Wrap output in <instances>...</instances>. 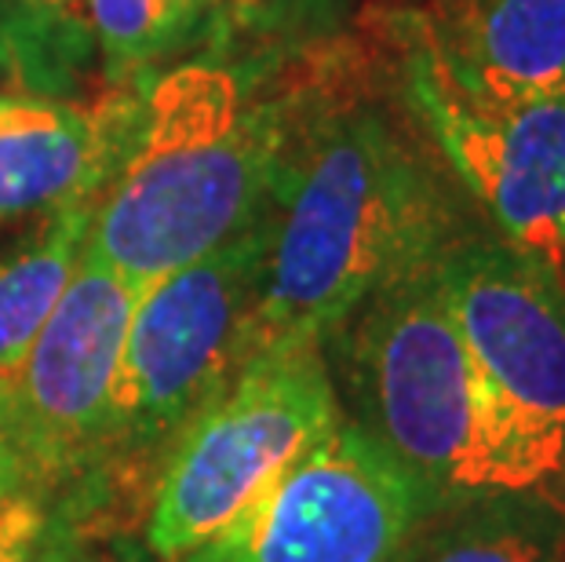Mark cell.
<instances>
[{
    "label": "cell",
    "mask_w": 565,
    "mask_h": 562,
    "mask_svg": "<svg viewBox=\"0 0 565 562\" xmlns=\"http://www.w3.org/2000/svg\"><path fill=\"white\" fill-rule=\"evenodd\" d=\"M278 99L252 354L281 340L324 343L372 293L471 234L398 85L383 88L351 44H321Z\"/></svg>",
    "instance_id": "6da1fadb"
},
{
    "label": "cell",
    "mask_w": 565,
    "mask_h": 562,
    "mask_svg": "<svg viewBox=\"0 0 565 562\" xmlns=\"http://www.w3.org/2000/svg\"><path fill=\"white\" fill-rule=\"evenodd\" d=\"M278 158V88H252L223 63L175 66L153 81L136 147L92 201L84 256L147 289L267 216Z\"/></svg>",
    "instance_id": "7a4b0ae2"
},
{
    "label": "cell",
    "mask_w": 565,
    "mask_h": 562,
    "mask_svg": "<svg viewBox=\"0 0 565 562\" xmlns=\"http://www.w3.org/2000/svg\"><path fill=\"white\" fill-rule=\"evenodd\" d=\"M438 259L372 293L324 340L343 413L445 497L529 494Z\"/></svg>",
    "instance_id": "3957f363"
},
{
    "label": "cell",
    "mask_w": 565,
    "mask_h": 562,
    "mask_svg": "<svg viewBox=\"0 0 565 562\" xmlns=\"http://www.w3.org/2000/svg\"><path fill=\"white\" fill-rule=\"evenodd\" d=\"M343 416L321 340L256 351L168 449L150 497V552L175 562L212 541Z\"/></svg>",
    "instance_id": "277c9868"
},
{
    "label": "cell",
    "mask_w": 565,
    "mask_h": 562,
    "mask_svg": "<svg viewBox=\"0 0 565 562\" xmlns=\"http://www.w3.org/2000/svg\"><path fill=\"white\" fill-rule=\"evenodd\" d=\"M267 216L234 242L147 285L128 321L114 394L110 460L158 471L252 358Z\"/></svg>",
    "instance_id": "5b68a950"
},
{
    "label": "cell",
    "mask_w": 565,
    "mask_h": 562,
    "mask_svg": "<svg viewBox=\"0 0 565 562\" xmlns=\"http://www.w3.org/2000/svg\"><path fill=\"white\" fill-rule=\"evenodd\" d=\"M394 85L492 234L565 285V92L489 103L456 85L413 11L391 22Z\"/></svg>",
    "instance_id": "8992f818"
},
{
    "label": "cell",
    "mask_w": 565,
    "mask_h": 562,
    "mask_svg": "<svg viewBox=\"0 0 565 562\" xmlns=\"http://www.w3.org/2000/svg\"><path fill=\"white\" fill-rule=\"evenodd\" d=\"M438 278L525 489L565 505V285L497 234H463Z\"/></svg>",
    "instance_id": "52a82bcc"
},
{
    "label": "cell",
    "mask_w": 565,
    "mask_h": 562,
    "mask_svg": "<svg viewBox=\"0 0 565 562\" xmlns=\"http://www.w3.org/2000/svg\"><path fill=\"white\" fill-rule=\"evenodd\" d=\"M445 500L343 416L242 516L175 562H398Z\"/></svg>",
    "instance_id": "ba28073f"
},
{
    "label": "cell",
    "mask_w": 565,
    "mask_h": 562,
    "mask_svg": "<svg viewBox=\"0 0 565 562\" xmlns=\"http://www.w3.org/2000/svg\"><path fill=\"white\" fill-rule=\"evenodd\" d=\"M142 289L84 256L38 340L8 380L0 416L26 494L92 475L110 457L114 394Z\"/></svg>",
    "instance_id": "9c48e42d"
},
{
    "label": "cell",
    "mask_w": 565,
    "mask_h": 562,
    "mask_svg": "<svg viewBox=\"0 0 565 562\" xmlns=\"http://www.w3.org/2000/svg\"><path fill=\"white\" fill-rule=\"evenodd\" d=\"M142 99L125 88L95 106L0 99V223L92 205L136 147Z\"/></svg>",
    "instance_id": "30bf717a"
},
{
    "label": "cell",
    "mask_w": 565,
    "mask_h": 562,
    "mask_svg": "<svg viewBox=\"0 0 565 562\" xmlns=\"http://www.w3.org/2000/svg\"><path fill=\"white\" fill-rule=\"evenodd\" d=\"M413 19L449 77L478 99L565 92V0H435Z\"/></svg>",
    "instance_id": "8fae6325"
},
{
    "label": "cell",
    "mask_w": 565,
    "mask_h": 562,
    "mask_svg": "<svg viewBox=\"0 0 565 562\" xmlns=\"http://www.w3.org/2000/svg\"><path fill=\"white\" fill-rule=\"evenodd\" d=\"M398 562H565V505L544 494L449 497Z\"/></svg>",
    "instance_id": "7c38bea8"
},
{
    "label": "cell",
    "mask_w": 565,
    "mask_h": 562,
    "mask_svg": "<svg viewBox=\"0 0 565 562\" xmlns=\"http://www.w3.org/2000/svg\"><path fill=\"white\" fill-rule=\"evenodd\" d=\"M92 205L47 212L38 237L0 256V380H8L38 340L58 296L74 278Z\"/></svg>",
    "instance_id": "4fadbf2b"
},
{
    "label": "cell",
    "mask_w": 565,
    "mask_h": 562,
    "mask_svg": "<svg viewBox=\"0 0 565 562\" xmlns=\"http://www.w3.org/2000/svg\"><path fill=\"white\" fill-rule=\"evenodd\" d=\"M88 26L99 38L106 74L117 88L136 81L179 41L168 0H88Z\"/></svg>",
    "instance_id": "5bb4252c"
},
{
    "label": "cell",
    "mask_w": 565,
    "mask_h": 562,
    "mask_svg": "<svg viewBox=\"0 0 565 562\" xmlns=\"http://www.w3.org/2000/svg\"><path fill=\"white\" fill-rule=\"evenodd\" d=\"M0 562H74L66 533L47 519L38 497L22 494L0 508Z\"/></svg>",
    "instance_id": "9a60e30c"
},
{
    "label": "cell",
    "mask_w": 565,
    "mask_h": 562,
    "mask_svg": "<svg viewBox=\"0 0 565 562\" xmlns=\"http://www.w3.org/2000/svg\"><path fill=\"white\" fill-rule=\"evenodd\" d=\"M263 8H267V0H168L179 38L198 26H220V30L252 26L263 15Z\"/></svg>",
    "instance_id": "2e32d148"
},
{
    "label": "cell",
    "mask_w": 565,
    "mask_h": 562,
    "mask_svg": "<svg viewBox=\"0 0 565 562\" xmlns=\"http://www.w3.org/2000/svg\"><path fill=\"white\" fill-rule=\"evenodd\" d=\"M22 494H26V483H22L15 449H11V442H8L4 416H0V508H4L11 497H22ZM30 497H33V494H30Z\"/></svg>",
    "instance_id": "e0dca14e"
},
{
    "label": "cell",
    "mask_w": 565,
    "mask_h": 562,
    "mask_svg": "<svg viewBox=\"0 0 565 562\" xmlns=\"http://www.w3.org/2000/svg\"><path fill=\"white\" fill-rule=\"evenodd\" d=\"M30 4L52 22H84L88 19V0H30Z\"/></svg>",
    "instance_id": "ac0fdd59"
},
{
    "label": "cell",
    "mask_w": 565,
    "mask_h": 562,
    "mask_svg": "<svg viewBox=\"0 0 565 562\" xmlns=\"http://www.w3.org/2000/svg\"><path fill=\"white\" fill-rule=\"evenodd\" d=\"M278 4L288 11V15H299V19H315V22H324V19L340 15L343 0H278Z\"/></svg>",
    "instance_id": "d6986e66"
}]
</instances>
